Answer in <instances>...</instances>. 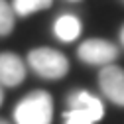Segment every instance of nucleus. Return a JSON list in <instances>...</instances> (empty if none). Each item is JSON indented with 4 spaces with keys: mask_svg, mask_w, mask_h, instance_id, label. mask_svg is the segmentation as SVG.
Returning a JSON list of instances; mask_svg holds the SVG:
<instances>
[{
    "mask_svg": "<svg viewBox=\"0 0 124 124\" xmlns=\"http://www.w3.org/2000/svg\"><path fill=\"white\" fill-rule=\"evenodd\" d=\"M16 124H51L53 118V101L45 91H34L14 110Z\"/></svg>",
    "mask_w": 124,
    "mask_h": 124,
    "instance_id": "1",
    "label": "nucleus"
},
{
    "mask_svg": "<svg viewBox=\"0 0 124 124\" xmlns=\"http://www.w3.org/2000/svg\"><path fill=\"white\" fill-rule=\"evenodd\" d=\"M28 63L32 65V69L45 77V79H61L69 71V61L63 53H59L49 47H38L32 49L28 55Z\"/></svg>",
    "mask_w": 124,
    "mask_h": 124,
    "instance_id": "2",
    "label": "nucleus"
},
{
    "mask_svg": "<svg viewBox=\"0 0 124 124\" xmlns=\"http://www.w3.org/2000/svg\"><path fill=\"white\" fill-rule=\"evenodd\" d=\"M79 57L89 65H112L118 57L116 45L106 39H87L79 45Z\"/></svg>",
    "mask_w": 124,
    "mask_h": 124,
    "instance_id": "3",
    "label": "nucleus"
},
{
    "mask_svg": "<svg viewBox=\"0 0 124 124\" xmlns=\"http://www.w3.org/2000/svg\"><path fill=\"white\" fill-rule=\"evenodd\" d=\"M101 91L114 104L124 106V69L118 65H104L99 73Z\"/></svg>",
    "mask_w": 124,
    "mask_h": 124,
    "instance_id": "4",
    "label": "nucleus"
},
{
    "mask_svg": "<svg viewBox=\"0 0 124 124\" xmlns=\"http://www.w3.org/2000/svg\"><path fill=\"white\" fill-rule=\"evenodd\" d=\"M26 77L24 61L14 53H0V85L16 87Z\"/></svg>",
    "mask_w": 124,
    "mask_h": 124,
    "instance_id": "5",
    "label": "nucleus"
},
{
    "mask_svg": "<svg viewBox=\"0 0 124 124\" xmlns=\"http://www.w3.org/2000/svg\"><path fill=\"white\" fill-rule=\"evenodd\" d=\"M69 108L87 112L95 122L101 120L102 114H104L102 102H101L97 97H93L91 93H87V91H77V93H73V95L69 97Z\"/></svg>",
    "mask_w": 124,
    "mask_h": 124,
    "instance_id": "6",
    "label": "nucleus"
},
{
    "mask_svg": "<svg viewBox=\"0 0 124 124\" xmlns=\"http://www.w3.org/2000/svg\"><path fill=\"white\" fill-rule=\"evenodd\" d=\"M81 34V22L71 14H65L55 22V36L61 41H73Z\"/></svg>",
    "mask_w": 124,
    "mask_h": 124,
    "instance_id": "7",
    "label": "nucleus"
},
{
    "mask_svg": "<svg viewBox=\"0 0 124 124\" xmlns=\"http://www.w3.org/2000/svg\"><path fill=\"white\" fill-rule=\"evenodd\" d=\"M53 0H14V12L20 16H28L38 10H45L51 6Z\"/></svg>",
    "mask_w": 124,
    "mask_h": 124,
    "instance_id": "8",
    "label": "nucleus"
},
{
    "mask_svg": "<svg viewBox=\"0 0 124 124\" xmlns=\"http://www.w3.org/2000/svg\"><path fill=\"white\" fill-rule=\"evenodd\" d=\"M14 28V14L6 0H0V36H8Z\"/></svg>",
    "mask_w": 124,
    "mask_h": 124,
    "instance_id": "9",
    "label": "nucleus"
},
{
    "mask_svg": "<svg viewBox=\"0 0 124 124\" xmlns=\"http://www.w3.org/2000/svg\"><path fill=\"white\" fill-rule=\"evenodd\" d=\"M65 124H95V120H93L87 112H83V110L69 108V110L65 112Z\"/></svg>",
    "mask_w": 124,
    "mask_h": 124,
    "instance_id": "10",
    "label": "nucleus"
},
{
    "mask_svg": "<svg viewBox=\"0 0 124 124\" xmlns=\"http://www.w3.org/2000/svg\"><path fill=\"white\" fill-rule=\"evenodd\" d=\"M120 39H122V45H124V26H122V30H120Z\"/></svg>",
    "mask_w": 124,
    "mask_h": 124,
    "instance_id": "11",
    "label": "nucleus"
},
{
    "mask_svg": "<svg viewBox=\"0 0 124 124\" xmlns=\"http://www.w3.org/2000/svg\"><path fill=\"white\" fill-rule=\"evenodd\" d=\"M2 99H4V95H2V89H0V104H2Z\"/></svg>",
    "mask_w": 124,
    "mask_h": 124,
    "instance_id": "12",
    "label": "nucleus"
},
{
    "mask_svg": "<svg viewBox=\"0 0 124 124\" xmlns=\"http://www.w3.org/2000/svg\"><path fill=\"white\" fill-rule=\"evenodd\" d=\"M0 124H8V122H6V120H0Z\"/></svg>",
    "mask_w": 124,
    "mask_h": 124,
    "instance_id": "13",
    "label": "nucleus"
}]
</instances>
